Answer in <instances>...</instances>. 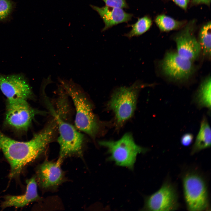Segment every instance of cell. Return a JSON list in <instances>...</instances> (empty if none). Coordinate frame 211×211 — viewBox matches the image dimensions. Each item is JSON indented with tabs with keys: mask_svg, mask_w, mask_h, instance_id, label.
Returning <instances> with one entry per match:
<instances>
[{
	"mask_svg": "<svg viewBox=\"0 0 211 211\" xmlns=\"http://www.w3.org/2000/svg\"><path fill=\"white\" fill-rule=\"evenodd\" d=\"M57 126L54 120L26 142L14 140L0 130V148L10 164V177L18 176L44 151L52 139Z\"/></svg>",
	"mask_w": 211,
	"mask_h": 211,
	"instance_id": "6da1fadb",
	"label": "cell"
},
{
	"mask_svg": "<svg viewBox=\"0 0 211 211\" xmlns=\"http://www.w3.org/2000/svg\"><path fill=\"white\" fill-rule=\"evenodd\" d=\"M60 85L72 99L76 111L75 124L76 127L92 137L99 128L98 120L92 106L80 86L72 80L58 78Z\"/></svg>",
	"mask_w": 211,
	"mask_h": 211,
	"instance_id": "7a4b0ae2",
	"label": "cell"
},
{
	"mask_svg": "<svg viewBox=\"0 0 211 211\" xmlns=\"http://www.w3.org/2000/svg\"><path fill=\"white\" fill-rule=\"evenodd\" d=\"M99 144L107 149L110 155L107 159L108 161L131 170L134 169L137 155L144 153L148 150L137 144L130 133L125 134L118 140L101 141Z\"/></svg>",
	"mask_w": 211,
	"mask_h": 211,
	"instance_id": "3957f363",
	"label": "cell"
},
{
	"mask_svg": "<svg viewBox=\"0 0 211 211\" xmlns=\"http://www.w3.org/2000/svg\"><path fill=\"white\" fill-rule=\"evenodd\" d=\"M145 86L137 80L129 86L120 87L113 91L108 105L114 113L117 125H122L132 116L138 94Z\"/></svg>",
	"mask_w": 211,
	"mask_h": 211,
	"instance_id": "277c9868",
	"label": "cell"
},
{
	"mask_svg": "<svg viewBox=\"0 0 211 211\" xmlns=\"http://www.w3.org/2000/svg\"><path fill=\"white\" fill-rule=\"evenodd\" d=\"M184 199L188 210L204 211L210 209L208 195L204 179L197 173L190 172L183 177Z\"/></svg>",
	"mask_w": 211,
	"mask_h": 211,
	"instance_id": "5b68a950",
	"label": "cell"
},
{
	"mask_svg": "<svg viewBox=\"0 0 211 211\" xmlns=\"http://www.w3.org/2000/svg\"><path fill=\"white\" fill-rule=\"evenodd\" d=\"M49 107L59 130L57 141L60 146L59 158L62 159L72 155H81L83 135L72 125L62 120L52 106L49 105Z\"/></svg>",
	"mask_w": 211,
	"mask_h": 211,
	"instance_id": "8992f818",
	"label": "cell"
},
{
	"mask_svg": "<svg viewBox=\"0 0 211 211\" xmlns=\"http://www.w3.org/2000/svg\"><path fill=\"white\" fill-rule=\"evenodd\" d=\"M38 113L29 105L26 100L7 99L5 121L14 129L21 131L27 130L35 115Z\"/></svg>",
	"mask_w": 211,
	"mask_h": 211,
	"instance_id": "52a82bcc",
	"label": "cell"
},
{
	"mask_svg": "<svg viewBox=\"0 0 211 211\" xmlns=\"http://www.w3.org/2000/svg\"><path fill=\"white\" fill-rule=\"evenodd\" d=\"M178 196L175 188L171 183L166 182L152 194L145 197L142 210L173 211L178 208Z\"/></svg>",
	"mask_w": 211,
	"mask_h": 211,
	"instance_id": "ba28073f",
	"label": "cell"
},
{
	"mask_svg": "<svg viewBox=\"0 0 211 211\" xmlns=\"http://www.w3.org/2000/svg\"><path fill=\"white\" fill-rule=\"evenodd\" d=\"M0 89L7 99L27 100L33 96L28 80L21 73L8 75L0 73Z\"/></svg>",
	"mask_w": 211,
	"mask_h": 211,
	"instance_id": "9c48e42d",
	"label": "cell"
},
{
	"mask_svg": "<svg viewBox=\"0 0 211 211\" xmlns=\"http://www.w3.org/2000/svg\"><path fill=\"white\" fill-rule=\"evenodd\" d=\"M161 67L165 74L177 80L188 79L193 69L192 61L173 52H169L165 54Z\"/></svg>",
	"mask_w": 211,
	"mask_h": 211,
	"instance_id": "30bf717a",
	"label": "cell"
},
{
	"mask_svg": "<svg viewBox=\"0 0 211 211\" xmlns=\"http://www.w3.org/2000/svg\"><path fill=\"white\" fill-rule=\"evenodd\" d=\"M192 30L190 25H187L174 38L178 54L192 61L198 57L201 51L199 41Z\"/></svg>",
	"mask_w": 211,
	"mask_h": 211,
	"instance_id": "8fae6325",
	"label": "cell"
},
{
	"mask_svg": "<svg viewBox=\"0 0 211 211\" xmlns=\"http://www.w3.org/2000/svg\"><path fill=\"white\" fill-rule=\"evenodd\" d=\"M62 160L59 158L56 162L46 160L38 167L37 178L41 187L50 188L56 187L61 183L63 178L60 166Z\"/></svg>",
	"mask_w": 211,
	"mask_h": 211,
	"instance_id": "7c38bea8",
	"label": "cell"
},
{
	"mask_svg": "<svg viewBox=\"0 0 211 211\" xmlns=\"http://www.w3.org/2000/svg\"><path fill=\"white\" fill-rule=\"evenodd\" d=\"M26 182L27 187L25 193L19 195L6 196L1 204L2 209L10 207H23L32 202L40 199L38 192L35 177H33L27 180Z\"/></svg>",
	"mask_w": 211,
	"mask_h": 211,
	"instance_id": "4fadbf2b",
	"label": "cell"
},
{
	"mask_svg": "<svg viewBox=\"0 0 211 211\" xmlns=\"http://www.w3.org/2000/svg\"><path fill=\"white\" fill-rule=\"evenodd\" d=\"M90 6L100 15L105 23L104 31L118 24L127 22L133 15L125 12L122 8L105 6L99 7L92 5Z\"/></svg>",
	"mask_w": 211,
	"mask_h": 211,
	"instance_id": "5bb4252c",
	"label": "cell"
},
{
	"mask_svg": "<svg viewBox=\"0 0 211 211\" xmlns=\"http://www.w3.org/2000/svg\"><path fill=\"white\" fill-rule=\"evenodd\" d=\"M211 130L206 117L202 118L200 129L191 150L193 154L201 150L209 148L211 146Z\"/></svg>",
	"mask_w": 211,
	"mask_h": 211,
	"instance_id": "9a60e30c",
	"label": "cell"
},
{
	"mask_svg": "<svg viewBox=\"0 0 211 211\" xmlns=\"http://www.w3.org/2000/svg\"><path fill=\"white\" fill-rule=\"evenodd\" d=\"M211 80L207 78L201 84L195 96V101L199 108H211Z\"/></svg>",
	"mask_w": 211,
	"mask_h": 211,
	"instance_id": "2e32d148",
	"label": "cell"
},
{
	"mask_svg": "<svg viewBox=\"0 0 211 211\" xmlns=\"http://www.w3.org/2000/svg\"><path fill=\"white\" fill-rule=\"evenodd\" d=\"M211 22H208L201 29L199 33V42L203 54L207 56L211 55Z\"/></svg>",
	"mask_w": 211,
	"mask_h": 211,
	"instance_id": "e0dca14e",
	"label": "cell"
},
{
	"mask_svg": "<svg viewBox=\"0 0 211 211\" xmlns=\"http://www.w3.org/2000/svg\"><path fill=\"white\" fill-rule=\"evenodd\" d=\"M152 23L151 19L147 16L139 18L132 26L131 30L125 36L129 38L140 35L145 33L150 28Z\"/></svg>",
	"mask_w": 211,
	"mask_h": 211,
	"instance_id": "ac0fdd59",
	"label": "cell"
},
{
	"mask_svg": "<svg viewBox=\"0 0 211 211\" xmlns=\"http://www.w3.org/2000/svg\"><path fill=\"white\" fill-rule=\"evenodd\" d=\"M155 22L162 31H167L176 29L182 25L183 23L164 15L157 16Z\"/></svg>",
	"mask_w": 211,
	"mask_h": 211,
	"instance_id": "d6986e66",
	"label": "cell"
},
{
	"mask_svg": "<svg viewBox=\"0 0 211 211\" xmlns=\"http://www.w3.org/2000/svg\"><path fill=\"white\" fill-rule=\"evenodd\" d=\"M13 8V4L11 0H0V20L7 18Z\"/></svg>",
	"mask_w": 211,
	"mask_h": 211,
	"instance_id": "ffe728a7",
	"label": "cell"
},
{
	"mask_svg": "<svg viewBox=\"0 0 211 211\" xmlns=\"http://www.w3.org/2000/svg\"><path fill=\"white\" fill-rule=\"evenodd\" d=\"M106 6L121 8H126L128 6L125 0H102Z\"/></svg>",
	"mask_w": 211,
	"mask_h": 211,
	"instance_id": "44dd1931",
	"label": "cell"
},
{
	"mask_svg": "<svg viewBox=\"0 0 211 211\" xmlns=\"http://www.w3.org/2000/svg\"><path fill=\"white\" fill-rule=\"evenodd\" d=\"M193 138L192 134L190 133L185 134L181 138V143L183 145L188 146L192 143Z\"/></svg>",
	"mask_w": 211,
	"mask_h": 211,
	"instance_id": "7402d4cb",
	"label": "cell"
},
{
	"mask_svg": "<svg viewBox=\"0 0 211 211\" xmlns=\"http://www.w3.org/2000/svg\"><path fill=\"white\" fill-rule=\"evenodd\" d=\"M180 7L186 9L190 0H172Z\"/></svg>",
	"mask_w": 211,
	"mask_h": 211,
	"instance_id": "603a6c76",
	"label": "cell"
},
{
	"mask_svg": "<svg viewBox=\"0 0 211 211\" xmlns=\"http://www.w3.org/2000/svg\"><path fill=\"white\" fill-rule=\"evenodd\" d=\"M193 1L196 4L203 3L208 5L210 4L211 0H193Z\"/></svg>",
	"mask_w": 211,
	"mask_h": 211,
	"instance_id": "cb8c5ba5",
	"label": "cell"
}]
</instances>
